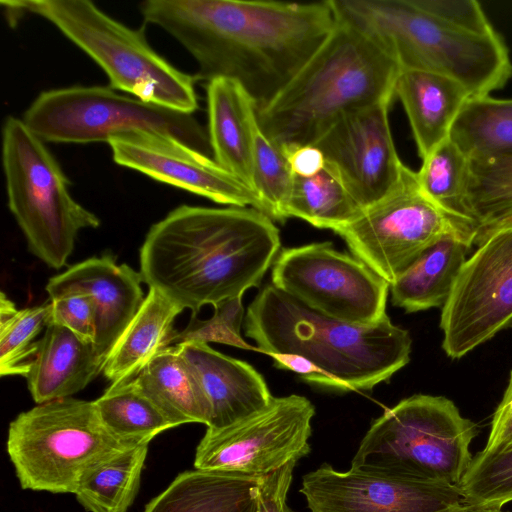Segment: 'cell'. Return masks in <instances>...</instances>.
<instances>
[{
    "label": "cell",
    "mask_w": 512,
    "mask_h": 512,
    "mask_svg": "<svg viewBox=\"0 0 512 512\" xmlns=\"http://www.w3.org/2000/svg\"><path fill=\"white\" fill-rule=\"evenodd\" d=\"M140 12L193 56L196 81L235 80L257 108L282 90L337 24L330 0H148Z\"/></svg>",
    "instance_id": "1"
},
{
    "label": "cell",
    "mask_w": 512,
    "mask_h": 512,
    "mask_svg": "<svg viewBox=\"0 0 512 512\" xmlns=\"http://www.w3.org/2000/svg\"><path fill=\"white\" fill-rule=\"evenodd\" d=\"M280 244L273 220L255 208L181 205L148 231L139 272L149 288L197 315L259 287Z\"/></svg>",
    "instance_id": "2"
},
{
    "label": "cell",
    "mask_w": 512,
    "mask_h": 512,
    "mask_svg": "<svg viewBox=\"0 0 512 512\" xmlns=\"http://www.w3.org/2000/svg\"><path fill=\"white\" fill-rule=\"evenodd\" d=\"M245 335L268 354H296L310 361L313 384L341 391L370 390L408 364L412 340L387 315L374 325L320 314L266 285L249 304Z\"/></svg>",
    "instance_id": "3"
},
{
    "label": "cell",
    "mask_w": 512,
    "mask_h": 512,
    "mask_svg": "<svg viewBox=\"0 0 512 512\" xmlns=\"http://www.w3.org/2000/svg\"><path fill=\"white\" fill-rule=\"evenodd\" d=\"M399 73L373 41L337 21L282 90L257 108L259 126L285 154L313 145L342 115L393 98Z\"/></svg>",
    "instance_id": "4"
},
{
    "label": "cell",
    "mask_w": 512,
    "mask_h": 512,
    "mask_svg": "<svg viewBox=\"0 0 512 512\" xmlns=\"http://www.w3.org/2000/svg\"><path fill=\"white\" fill-rule=\"evenodd\" d=\"M338 22L373 41L400 70H423L450 77L471 96L502 88L512 76L503 38L454 28L413 0H330Z\"/></svg>",
    "instance_id": "5"
},
{
    "label": "cell",
    "mask_w": 512,
    "mask_h": 512,
    "mask_svg": "<svg viewBox=\"0 0 512 512\" xmlns=\"http://www.w3.org/2000/svg\"><path fill=\"white\" fill-rule=\"evenodd\" d=\"M9 10L53 24L107 74L112 89L192 114L198 108L195 77L156 53L142 30L115 20L88 0L2 1Z\"/></svg>",
    "instance_id": "6"
},
{
    "label": "cell",
    "mask_w": 512,
    "mask_h": 512,
    "mask_svg": "<svg viewBox=\"0 0 512 512\" xmlns=\"http://www.w3.org/2000/svg\"><path fill=\"white\" fill-rule=\"evenodd\" d=\"M478 431L443 396L417 394L375 419L355 453L351 468L421 482L458 486Z\"/></svg>",
    "instance_id": "7"
},
{
    "label": "cell",
    "mask_w": 512,
    "mask_h": 512,
    "mask_svg": "<svg viewBox=\"0 0 512 512\" xmlns=\"http://www.w3.org/2000/svg\"><path fill=\"white\" fill-rule=\"evenodd\" d=\"M44 143L22 119H5L2 165L9 210L29 251L60 269L67 264L78 233L97 228L100 220L71 196L69 180Z\"/></svg>",
    "instance_id": "8"
},
{
    "label": "cell",
    "mask_w": 512,
    "mask_h": 512,
    "mask_svg": "<svg viewBox=\"0 0 512 512\" xmlns=\"http://www.w3.org/2000/svg\"><path fill=\"white\" fill-rule=\"evenodd\" d=\"M128 447L102 424L94 401L37 404L10 424L6 449L23 489L75 494L93 467Z\"/></svg>",
    "instance_id": "9"
},
{
    "label": "cell",
    "mask_w": 512,
    "mask_h": 512,
    "mask_svg": "<svg viewBox=\"0 0 512 512\" xmlns=\"http://www.w3.org/2000/svg\"><path fill=\"white\" fill-rule=\"evenodd\" d=\"M43 142L93 143L132 133L168 136L202 152H212L208 132L180 112L111 87L73 86L43 91L22 119Z\"/></svg>",
    "instance_id": "10"
},
{
    "label": "cell",
    "mask_w": 512,
    "mask_h": 512,
    "mask_svg": "<svg viewBox=\"0 0 512 512\" xmlns=\"http://www.w3.org/2000/svg\"><path fill=\"white\" fill-rule=\"evenodd\" d=\"M333 231L355 257L391 284L446 235L473 245L477 228L428 198L419 186L417 173L404 165L388 193Z\"/></svg>",
    "instance_id": "11"
},
{
    "label": "cell",
    "mask_w": 512,
    "mask_h": 512,
    "mask_svg": "<svg viewBox=\"0 0 512 512\" xmlns=\"http://www.w3.org/2000/svg\"><path fill=\"white\" fill-rule=\"evenodd\" d=\"M271 268L276 288L320 314L360 325L387 316L390 284L329 241L284 248Z\"/></svg>",
    "instance_id": "12"
},
{
    "label": "cell",
    "mask_w": 512,
    "mask_h": 512,
    "mask_svg": "<svg viewBox=\"0 0 512 512\" xmlns=\"http://www.w3.org/2000/svg\"><path fill=\"white\" fill-rule=\"evenodd\" d=\"M314 405L304 396L273 397L262 410L221 429L207 428L194 467L261 476L310 452Z\"/></svg>",
    "instance_id": "13"
},
{
    "label": "cell",
    "mask_w": 512,
    "mask_h": 512,
    "mask_svg": "<svg viewBox=\"0 0 512 512\" xmlns=\"http://www.w3.org/2000/svg\"><path fill=\"white\" fill-rule=\"evenodd\" d=\"M512 326V228L490 235L463 264L442 307V348L458 359Z\"/></svg>",
    "instance_id": "14"
},
{
    "label": "cell",
    "mask_w": 512,
    "mask_h": 512,
    "mask_svg": "<svg viewBox=\"0 0 512 512\" xmlns=\"http://www.w3.org/2000/svg\"><path fill=\"white\" fill-rule=\"evenodd\" d=\"M392 99L342 115L313 144L362 210L391 190L405 165L389 125Z\"/></svg>",
    "instance_id": "15"
},
{
    "label": "cell",
    "mask_w": 512,
    "mask_h": 512,
    "mask_svg": "<svg viewBox=\"0 0 512 512\" xmlns=\"http://www.w3.org/2000/svg\"><path fill=\"white\" fill-rule=\"evenodd\" d=\"M300 493L310 512H444L463 502L454 485L339 472L327 463L303 476Z\"/></svg>",
    "instance_id": "16"
},
{
    "label": "cell",
    "mask_w": 512,
    "mask_h": 512,
    "mask_svg": "<svg viewBox=\"0 0 512 512\" xmlns=\"http://www.w3.org/2000/svg\"><path fill=\"white\" fill-rule=\"evenodd\" d=\"M108 144L114 161L121 166L219 204L251 207L267 215L264 202L251 186L179 140L132 133L112 138Z\"/></svg>",
    "instance_id": "17"
},
{
    "label": "cell",
    "mask_w": 512,
    "mask_h": 512,
    "mask_svg": "<svg viewBox=\"0 0 512 512\" xmlns=\"http://www.w3.org/2000/svg\"><path fill=\"white\" fill-rule=\"evenodd\" d=\"M140 272L127 264L118 265L106 254L69 267L48 280L50 299L71 292L91 296L95 308L94 346L105 361L108 353L144 302Z\"/></svg>",
    "instance_id": "18"
},
{
    "label": "cell",
    "mask_w": 512,
    "mask_h": 512,
    "mask_svg": "<svg viewBox=\"0 0 512 512\" xmlns=\"http://www.w3.org/2000/svg\"><path fill=\"white\" fill-rule=\"evenodd\" d=\"M209 400L207 428L221 429L265 408L273 396L263 376L249 363L227 356L206 343L175 344Z\"/></svg>",
    "instance_id": "19"
},
{
    "label": "cell",
    "mask_w": 512,
    "mask_h": 512,
    "mask_svg": "<svg viewBox=\"0 0 512 512\" xmlns=\"http://www.w3.org/2000/svg\"><path fill=\"white\" fill-rule=\"evenodd\" d=\"M103 364L93 342L49 323L25 378L33 400L42 404L83 390L102 372Z\"/></svg>",
    "instance_id": "20"
},
{
    "label": "cell",
    "mask_w": 512,
    "mask_h": 512,
    "mask_svg": "<svg viewBox=\"0 0 512 512\" xmlns=\"http://www.w3.org/2000/svg\"><path fill=\"white\" fill-rule=\"evenodd\" d=\"M207 108L214 160L252 187L253 135L258 126L255 102L237 81L216 78L207 83Z\"/></svg>",
    "instance_id": "21"
},
{
    "label": "cell",
    "mask_w": 512,
    "mask_h": 512,
    "mask_svg": "<svg viewBox=\"0 0 512 512\" xmlns=\"http://www.w3.org/2000/svg\"><path fill=\"white\" fill-rule=\"evenodd\" d=\"M394 93L405 109L421 159L450 137L459 112L471 97L450 77L411 69L400 70Z\"/></svg>",
    "instance_id": "22"
},
{
    "label": "cell",
    "mask_w": 512,
    "mask_h": 512,
    "mask_svg": "<svg viewBox=\"0 0 512 512\" xmlns=\"http://www.w3.org/2000/svg\"><path fill=\"white\" fill-rule=\"evenodd\" d=\"M259 477L230 471H185L144 512H256Z\"/></svg>",
    "instance_id": "23"
},
{
    "label": "cell",
    "mask_w": 512,
    "mask_h": 512,
    "mask_svg": "<svg viewBox=\"0 0 512 512\" xmlns=\"http://www.w3.org/2000/svg\"><path fill=\"white\" fill-rule=\"evenodd\" d=\"M181 307L149 288L144 302L108 353L102 373L112 383L133 380L160 352L171 346L173 323Z\"/></svg>",
    "instance_id": "24"
},
{
    "label": "cell",
    "mask_w": 512,
    "mask_h": 512,
    "mask_svg": "<svg viewBox=\"0 0 512 512\" xmlns=\"http://www.w3.org/2000/svg\"><path fill=\"white\" fill-rule=\"evenodd\" d=\"M132 381L175 427L209 424V400L178 345L160 352Z\"/></svg>",
    "instance_id": "25"
},
{
    "label": "cell",
    "mask_w": 512,
    "mask_h": 512,
    "mask_svg": "<svg viewBox=\"0 0 512 512\" xmlns=\"http://www.w3.org/2000/svg\"><path fill=\"white\" fill-rule=\"evenodd\" d=\"M471 244L446 235L425 250L391 284V301L407 313L443 307Z\"/></svg>",
    "instance_id": "26"
},
{
    "label": "cell",
    "mask_w": 512,
    "mask_h": 512,
    "mask_svg": "<svg viewBox=\"0 0 512 512\" xmlns=\"http://www.w3.org/2000/svg\"><path fill=\"white\" fill-rule=\"evenodd\" d=\"M450 138L469 159L512 156V99L471 96Z\"/></svg>",
    "instance_id": "27"
},
{
    "label": "cell",
    "mask_w": 512,
    "mask_h": 512,
    "mask_svg": "<svg viewBox=\"0 0 512 512\" xmlns=\"http://www.w3.org/2000/svg\"><path fill=\"white\" fill-rule=\"evenodd\" d=\"M148 445L121 450L82 477L75 492L89 512H127L139 487Z\"/></svg>",
    "instance_id": "28"
},
{
    "label": "cell",
    "mask_w": 512,
    "mask_h": 512,
    "mask_svg": "<svg viewBox=\"0 0 512 512\" xmlns=\"http://www.w3.org/2000/svg\"><path fill=\"white\" fill-rule=\"evenodd\" d=\"M467 205L477 227L475 245L512 228V156L470 159Z\"/></svg>",
    "instance_id": "29"
},
{
    "label": "cell",
    "mask_w": 512,
    "mask_h": 512,
    "mask_svg": "<svg viewBox=\"0 0 512 512\" xmlns=\"http://www.w3.org/2000/svg\"><path fill=\"white\" fill-rule=\"evenodd\" d=\"M94 404L106 430L127 446L148 445L156 435L175 427L132 380L112 383Z\"/></svg>",
    "instance_id": "30"
},
{
    "label": "cell",
    "mask_w": 512,
    "mask_h": 512,
    "mask_svg": "<svg viewBox=\"0 0 512 512\" xmlns=\"http://www.w3.org/2000/svg\"><path fill=\"white\" fill-rule=\"evenodd\" d=\"M362 211L341 180L326 166L310 177L295 176L285 217L334 230Z\"/></svg>",
    "instance_id": "31"
},
{
    "label": "cell",
    "mask_w": 512,
    "mask_h": 512,
    "mask_svg": "<svg viewBox=\"0 0 512 512\" xmlns=\"http://www.w3.org/2000/svg\"><path fill=\"white\" fill-rule=\"evenodd\" d=\"M416 173L428 198L449 214L475 224L467 205L470 159L450 137L422 159Z\"/></svg>",
    "instance_id": "32"
},
{
    "label": "cell",
    "mask_w": 512,
    "mask_h": 512,
    "mask_svg": "<svg viewBox=\"0 0 512 512\" xmlns=\"http://www.w3.org/2000/svg\"><path fill=\"white\" fill-rule=\"evenodd\" d=\"M50 302L17 309L1 292L0 375L26 377L37 352V336L47 327Z\"/></svg>",
    "instance_id": "33"
},
{
    "label": "cell",
    "mask_w": 512,
    "mask_h": 512,
    "mask_svg": "<svg viewBox=\"0 0 512 512\" xmlns=\"http://www.w3.org/2000/svg\"><path fill=\"white\" fill-rule=\"evenodd\" d=\"M294 177L287 155L267 138L258 123L253 135L252 187L272 220H286L285 208Z\"/></svg>",
    "instance_id": "34"
},
{
    "label": "cell",
    "mask_w": 512,
    "mask_h": 512,
    "mask_svg": "<svg viewBox=\"0 0 512 512\" xmlns=\"http://www.w3.org/2000/svg\"><path fill=\"white\" fill-rule=\"evenodd\" d=\"M463 502L503 507L512 501V444L493 454L478 452L458 484Z\"/></svg>",
    "instance_id": "35"
},
{
    "label": "cell",
    "mask_w": 512,
    "mask_h": 512,
    "mask_svg": "<svg viewBox=\"0 0 512 512\" xmlns=\"http://www.w3.org/2000/svg\"><path fill=\"white\" fill-rule=\"evenodd\" d=\"M213 307L214 313L209 319L202 320L191 315L187 326L176 331L172 343L215 342L251 349L241 337V327L245 319L242 296L223 300Z\"/></svg>",
    "instance_id": "36"
},
{
    "label": "cell",
    "mask_w": 512,
    "mask_h": 512,
    "mask_svg": "<svg viewBox=\"0 0 512 512\" xmlns=\"http://www.w3.org/2000/svg\"><path fill=\"white\" fill-rule=\"evenodd\" d=\"M440 21L466 32L489 35L496 32L489 19L474 0H413Z\"/></svg>",
    "instance_id": "37"
},
{
    "label": "cell",
    "mask_w": 512,
    "mask_h": 512,
    "mask_svg": "<svg viewBox=\"0 0 512 512\" xmlns=\"http://www.w3.org/2000/svg\"><path fill=\"white\" fill-rule=\"evenodd\" d=\"M49 323L66 327L84 340L94 342L95 308L91 296L71 292L50 299Z\"/></svg>",
    "instance_id": "38"
},
{
    "label": "cell",
    "mask_w": 512,
    "mask_h": 512,
    "mask_svg": "<svg viewBox=\"0 0 512 512\" xmlns=\"http://www.w3.org/2000/svg\"><path fill=\"white\" fill-rule=\"evenodd\" d=\"M296 463L295 461L287 463L259 477L256 490V512H294L287 504V494Z\"/></svg>",
    "instance_id": "39"
},
{
    "label": "cell",
    "mask_w": 512,
    "mask_h": 512,
    "mask_svg": "<svg viewBox=\"0 0 512 512\" xmlns=\"http://www.w3.org/2000/svg\"><path fill=\"white\" fill-rule=\"evenodd\" d=\"M512 444V371L501 402L496 408L482 454H493Z\"/></svg>",
    "instance_id": "40"
},
{
    "label": "cell",
    "mask_w": 512,
    "mask_h": 512,
    "mask_svg": "<svg viewBox=\"0 0 512 512\" xmlns=\"http://www.w3.org/2000/svg\"><path fill=\"white\" fill-rule=\"evenodd\" d=\"M286 155L295 176L310 177L325 167L324 156L315 145L297 147Z\"/></svg>",
    "instance_id": "41"
},
{
    "label": "cell",
    "mask_w": 512,
    "mask_h": 512,
    "mask_svg": "<svg viewBox=\"0 0 512 512\" xmlns=\"http://www.w3.org/2000/svg\"><path fill=\"white\" fill-rule=\"evenodd\" d=\"M444 512H506L501 507L462 502Z\"/></svg>",
    "instance_id": "42"
}]
</instances>
